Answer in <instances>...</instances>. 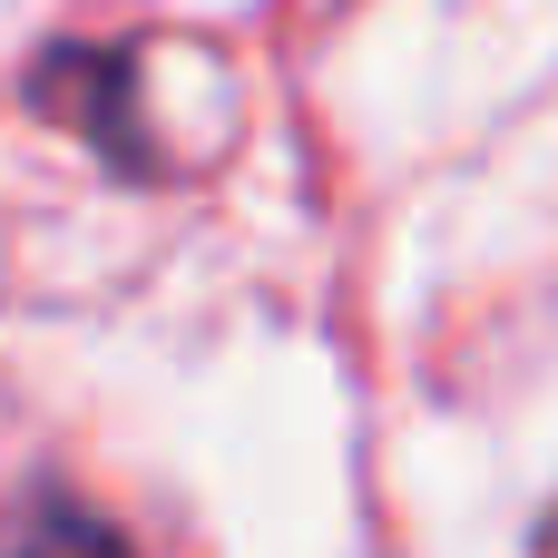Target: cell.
Wrapping results in <instances>:
<instances>
[{
    "instance_id": "2",
    "label": "cell",
    "mask_w": 558,
    "mask_h": 558,
    "mask_svg": "<svg viewBox=\"0 0 558 558\" xmlns=\"http://www.w3.org/2000/svg\"><path fill=\"white\" fill-rule=\"evenodd\" d=\"M0 558H137V549H128L118 520H98V510H78V500H39V510L10 530Z\"/></svg>"
},
{
    "instance_id": "1",
    "label": "cell",
    "mask_w": 558,
    "mask_h": 558,
    "mask_svg": "<svg viewBox=\"0 0 558 558\" xmlns=\"http://www.w3.org/2000/svg\"><path fill=\"white\" fill-rule=\"evenodd\" d=\"M29 108H39V118H59V128H78L118 177H147V167H157V157H147V137H137L128 59H118V49H49V59L29 69Z\"/></svg>"
}]
</instances>
